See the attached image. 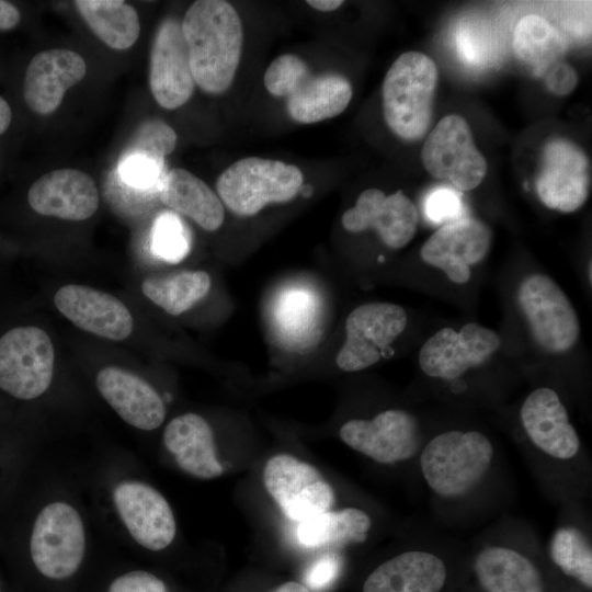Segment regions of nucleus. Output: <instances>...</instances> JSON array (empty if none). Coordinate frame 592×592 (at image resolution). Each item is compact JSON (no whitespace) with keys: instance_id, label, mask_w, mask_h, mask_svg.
I'll return each mask as SVG.
<instances>
[{"instance_id":"1","label":"nucleus","mask_w":592,"mask_h":592,"mask_svg":"<svg viewBox=\"0 0 592 592\" xmlns=\"http://www.w3.org/2000/svg\"><path fill=\"white\" fill-rule=\"evenodd\" d=\"M195 84L221 94L234 82L242 53L243 27L239 13L224 0H198L181 22Z\"/></svg>"},{"instance_id":"2","label":"nucleus","mask_w":592,"mask_h":592,"mask_svg":"<svg viewBox=\"0 0 592 592\" xmlns=\"http://www.w3.org/2000/svg\"><path fill=\"white\" fill-rule=\"evenodd\" d=\"M263 83L270 94L286 98L289 117L314 124L340 115L350 104L352 86L341 75H315L297 55L277 56L266 68Z\"/></svg>"},{"instance_id":"3","label":"nucleus","mask_w":592,"mask_h":592,"mask_svg":"<svg viewBox=\"0 0 592 592\" xmlns=\"http://www.w3.org/2000/svg\"><path fill=\"white\" fill-rule=\"evenodd\" d=\"M437 68L420 52L401 54L387 70L382 88L387 126L405 140L422 138L432 122Z\"/></svg>"},{"instance_id":"4","label":"nucleus","mask_w":592,"mask_h":592,"mask_svg":"<svg viewBox=\"0 0 592 592\" xmlns=\"http://www.w3.org/2000/svg\"><path fill=\"white\" fill-rule=\"evenodd\" d=\"M304 183L301 170L281 160L246 157L232 162L217 178L223 204L239 216H253L267 204L287 203Z\"/></svg>"},{"instance_id":"5","label":"nucleus","mask_w":592,"mask_h":592,"mask_svg":"<svg viewBox=\"0 0 592 592\" xmlns=\"http://www.w3.org/2000/svg\"><path fill=\"white\" fill-rule=\"evenodd\" d=\"M492 457V444L482 433L447 431L426 444L420 464L426 483L436 493L459 497L482 479Z\"/></svg>"},{"instance_id":"6","label":"nucleus","mask_w":592,"mask_h":592,"mask_svg":"<svg viewBox=\"0 0 592 592\" xmlns=\"http://www.w3.org/2000/svg\"><path fill=\"white\" fill-rule=\"evenodd\" d=\"M516 297L535 342L544 351L562 354L573 348L580 335L579 317L551 277L540 273L524 277Z\"/></svg>"},{"instance_id":"7","label":"nucleus","mask_w":592,"mask_h":592,"mask_svg":"<svg viewBox=\"0 0 592 592\" xmlns=\"http://www.w3.org/2000/svg\"><path fill=\"white\" fill-rule=\"evenodd\" d=\"M86 549L83 523L77 510L53 502L37 515L30 542L32 560L46 578L62 580L80 567Z\"/></svg>"},{"instance_id":"8","label":"nucleus","mask_w":592,"mask_h":592,"mask_svg":"<svg viewBox=\"0 0 592 592\" xmlns=\"http://www.w3.org/2000/svg\"><path fill=\"white\" fill-rule=\"evenodd\" d=\"M54 361L53 342L43 329H11L0 339V388L23 400L41 396L52 383Z\"/></svg>"},{"instance_id":"9","label":"nucleus","mask_w":592,"mask_h":592,"mask_svg":"<svg viewBox=\"0 0 592 592\" xmlns=\"http://www.w3.org/2000/svg\"><path fill=\"white\" fill-rule=\"evenodd\" d=\"M421 160L432 177L460 191L476 189L487 173V161L475 145L468 123L455 114L443 117L430 132Z\"/></svg>"},{"instance_id":"10","label":"nucleus","mask_w":592,"mask_h":592,"mask_svg":"<svg viewBox=\"0 0 592 592\" xmlns=\"http://www.w3.org/2000/svg\"><path fill=\"white\" fill-rule=\"evenodd\" d=\"M263 482L285 516L298 523L329 511L334 502L333 489L320 471L289 454L267 460Z\"/></svg>"},{"instance_id":"11","label":"nucleus","mask_w":592,"mask_h":592,"mask_svg":"<svg viewBox=\"0 0 592 592\" xmlns=\"http://www.w3.org/2000/svg\"><path fill=\"white\" fill-rule=\"evenodd\" d=\"M405 309L392 303H367L354 308L345 321V341L335 363L344 372H357L377 363L406 329Z\"/></svg>"},{"instance_id":"12","label":"nucleus","mask_w":592,"mask_h":592,"mask_svg":"<svg viewBox=\"0 0 592 592\" xmlns=\"http://www.w3.org/2000/svg\"><path fill=\"white\" fill-rule=\"evenodd\" d=\"M500 345L496 331L476 322H468L458 331L443 328L421 346L419 365L430 377L454 380L486 363Z\"/></svg>"},{"instance_id":"13","label":"nucleus","mask_w":592,"mask_h":592,"mask_svg":"<svg viewBox=\"0 0 592 592\" xmlns=\"http://www.w3.org/2000/svg\"><path fill=\"white\" fill-rule=\"evenodd\" d=\"M590 184V162L577 144L554 138L545 145L535 187L546 207L562 213L579 209L588 200Z\"/></svg>"},{"instance_id":"14","label":"nucleus","mask_w":592,"mask_h":592,"mask_svg":"<svg viewBox=\"0 0 592 592\" xmlns=\"http://www.w3.org/2000/svg\"><path fill=\"white\" fill-rule=\"evenodd\" d=\"M491 239V230L483 221L460 217L433 232L421 247L420 257L452 282L465 284L470 280V267L488 254Z\"/></svg>"},{"instance_id":"15","label":"nucleus","mask_w":592,"mask_h":592,"mask_svg":"<svg viewBox=\"0 0 592 592\" xmlns=\"http://www.w3.org/2000/svg\"><path fill=\"white\" fill-rule=\"evenodd\" d=\"M339 434L348 446L380 464L406 460L419 445L415 419L400 409L385 410L371 420H349Z\"/></svg>"},{"instance_id":"16","label":"nucleus","mask_w":592,"mask_h":592,"mask_svg":"<svg viewBox=\"0 0 592 592\" xmlns=\"http://www.w3.org/2000/svg\"><path fill=\"white\" fill-rule=\"evenodd\" d=\"M341 223L350 232L375 229L387 247L401 249L415 235L419 213L402 191L387 195L379 189H367L357 196L355 205L343 213Z\"/></svg>"},{"instance_id":"17","label":"nucleus","mask_w":592,"mask_h":592,"mask_svg":"<svg viewBox=\"0 0 592 592\" xmlns=\"http://www.w3.org/2000/svg\"><path fill=\"white\" fill-rule=\"evenodd\" d=\"M149 84L157 103L167 110L185 104L195 82L181 22L166 19L158 27L150 52Z\"/></svg>"},{"instance_id":"18","label":"nucleus","mask_w":592,"mask_h":592,"mask_svg":"<svg viewBox=\"0 0 592 592\" xmlns=\"http://www.w3.org/2000/svg\"><path fill=\"white\" fill-rule=\"evenodd\" d=\"M113 498L122 521L140 546L157 551L172 543L175 520L159 491L146 483L129 481L119 483Z\"/></svg>"},{"instance_id":"19","label":"nucleus","mask_w":592,"mask_h":592,"mask_svg":"<svg viewBox=\"0 0 592 592\" xmlns=\"http://www.w3.org/2000/svg\"><path fill=\"white\" fill-rule=\"evenodd\" d=\"M58 310L78 328L109 340H124L133 331L134 320L116 297L95 288L69 284L54 298Z\"/></svg>"},{"instance_id":"20","label":"nucleus","mask_w":592,"mask_h":592,"mask_svg":"<svg viewBox=\"0 0 592 592\" xmlns=\"http://www.w3.org/2000/svg\"><path fill=\"white\" fill-rule=\"evenodd\" d=\"M36 213L65 220H84L99 207V192L93 179L83 171L59 169L37 179L27 193Z\"/></svg>"},{"instance_id":"21","label":"nucleus","mask_w":592,"mask_h":592,"mask_svg":"<svg viewBox=\"0 0 592 592\" xmlns=\"http://www.w3.org/2000/svg\"><path fill=\"white\" fill-rule=\"evenodd\" d=\"M83 57L70 49H48L35 55L24 77L23 96L37 114L47 115L60 105L66 91L86 75Z\"/></svg>"},{"instance_id":"22","label":"nucleus","mask_w":592,"mask_h":592,"mask_svg":"<svg viewBox=\"0 0 592 592\" xmlns=\"http://www.w3.org/2000/svg\"><path fill=\"white\" fill-rule=\"evenodd\" d=\"M520 417L526 434L544 453L570 459L579 452L578 433L555 390L546 387L533 390L524 400Z\"/></svg>"},{"instance_id":"23","label":"nucleus","mask_w":592,"mask_h":592,"mask_svg":"<svg viewBox=\"0 0 592 592\" xmlns=\"http://www.w3.org/2000/svg\"><path fill=\"white\" fill-rule=\"evenodd\" d=\"M96 387L107 403L132 426L150 431L162 424L164 403L159 394L139 376L109 366L99 372Z\"/></svg>"},{"instance_id":"24","label":"nucleus","mask_w":592,"mask_h":592,"mask_svg":"<svg viewBox=\"0 0 592 592\" xmlns=\"http://www.w3.org/2000/svg\"><path fill=\"white\" fill-rule=\"evenodd\" d=\"M163 443L178 466L191 476L212 479L224 473L217 459L212 428L196 413L172 419L164 429Z\"/></svg>"},{"instance_id":"25","label":"nucleus","mask_w":592,"mask_h":592,"mask_svg":"<svg viewBox=\"0 0 592 592\" xmlns=\"http://www.w3.org/2000/svg\"><path fill=\"white\" fill-rule=\"evenodd\" d=\"M446 580L444 562L426 551H406L378 566L363 592H440Z\"/></svg>"},{"instance_id":"26","label":"nucleus","mask_w":592,"mask_h":592,"mask_svg":"<svg viewBox=\"0 0 592 592\" xmlns=\"http://www.w3.org/2000/svg\"><path fill=\"white\" fill-rule=\"evenodd\" d=\"M159 197L178 214L184 215L207 231L217 230L224 223V204L218 195L192 172L177 168L162 180Z\"/></svg>"},{"instance_id":"27","label":"nucleus","mask_w":592,"mask_h":592,"mask_svg":"<svg viewBox=\"0 0 592 592\" xmlns=\"http://www.w3.org/2000/svg\"><path fill=\"white\" fill-rule=\"evenodd\" d=\"M474 567L487 592H545L538 569L511 548L487 547L478 554Z\"/></svg>"},{"instance_id":"28","label":"nucleus","mask_w":592,"mask_h":592,"mask_svg":"<svg viewBox=\"0 0 592 592\" xmlns=\"http://www.w3.org/2000/svg\"><path fill=\"white\" fill-rule=\"evenodd\" d=\"M371 524L369 516L360 509L326 511L299 522L296 536L305 547H343L364 542Z\"/></svg>"},{"instance_id":"29","label":"nucleus","mask_w":592,"mask_h":592,"mask_svg":"<svg viewBox=\"0 0 592 592\" xmlns=\"http://www.w3.org/2000/svg\"><path fill=\"white\" fill-rule=\"evenodd\" d=\"M75 5L92 32L109 47L124 50L140 33L136 10L118 0H77Z\"/></svg>"},{"instance_id":"30","label":"nucleus","mask_w":592,"mask_h":592,"mask_svg":"<svg viewBox=\"0 0 592 592\" xmlns=\"http://www.w3.org/2000/svg\"><path fill=\"white\" fill-rule=\"evenodd\" d=\"M513 49L519 59L542 75L558 61L567 49L561 33L540 15L528 14L516 24L513 34Z\"/></svg>"},{"instance_id":"31","label":"nucleus","mask_w":592,"mask_h":592,"mask_svg":"<svg viewBox=\"0 0 592 592\" xmlns=\"http://www.w3.org/2000/svg\"><path fill=\"white\" fill-rule=\"evenodd\" d=\"M210 288L204 271H183L143 281L141 291L153 304L172 316L181 315L203 299Z\"/></svg>"},{"instance_id":"32","label":"nucleus","mask_w":592,"mask_h":592,"mask_svg":"<svg viewBox=\"0 0 592 592\" xmlns=\"http://www.w3.org/2000/svg\"><path fill=\"white\" fill-rule=\"evenodd\" d=\"M553 561L584 587H592V551L585 536L574 527L557 530L550 542Z\"/></svg>"},{"instance_id":"33","label":"nucleus","mask_w":592,"mask_h":592,"mask_svg":"<svg viewBox=\"0 0 592 592\" xmlns=\"http://www.w3.org/2000/svg\"><path fill=\"white\" fill-rule=\"evenodd\" d=\"M166 173L164 158L141 151L123 152L117 164L118 180L141 193H159Z\"/></svg>"},{"instance_id":"34","label":"nucleus","mask_w":592,"mask_h":592,"mask_svg":"<svg viewBox=\"0 0 592 592\" xmlns=\"http://www.w3.org/2000/svg\"><path fill=\"white\" fill-rule=\"evenodd\" d=\"M152 252L163 261L180 262L190 251V235L182 220L170 212L161 213L151 228Z\"/></svg>"},{"instance_id":"35","label":"nucleus","mask_w":592,"mask_h":592,"mask_svg":"<svg viewBox=\"0 0 592 592\" xmlns=\"http://www.w3.org/2000/svg\"><path fill=\"white\" fill-rule=\"evenodd\" d=\"M177 133L161 119H148L141 123L124 152L141 151L164 158L177 146Z\"/></svg>"},{"instance_id":"36","label":"nucleus","mask_w":592,"mask_h":592,"mask_svg":"<svg viewBox=\"0 0 592 592\" xmlns=\"http://www.w3.org/2000/svg\"><path fill=\"white\" fill-rule=\"evenodd\" d=\"M342 560L335 553H326L312 561L304 574L305 585L311 591L321 592L338 579Z\"/></svg>"},{"instance_id":"37","label":"nucleus","mask_w":592,"mask_h":592,"mask_svg":"<svg viewBox=\"0 0 592 592\" xmlns=\"http://www.w3.org/2000/svg\"><path fill=\"white\" fill-rule=\"evenodd\" d=\"M426 216L434 223H449L460 218L462 201L452 189L439 187L430 193L425 202Z\"/></svg>"},{"instance_id":"38","label":"nucleus","mask_w":592,"mask_h":592,"mask_svg":"<svg viewBox=\"0 0 592 592\" xmlns=\"http://www.w3.org/2000/svg\"><path fill=\"white\" fill-rule=\"evenodd\" d=\"M107 592H168V588L157 576L135 570L117 577Z\"/></svg>"},{"instance_id":"39","label":"nucleus","mask_w":592,"mask_h":592,"mask_svg":"<svg viewBox=\"0 0 592 592\" xmlns=\"http://www.w3.org/2000/svg\"><path fill=\"white\" fill-rule=\"evenodd\" d=\"M545 77L547 89L557 95H567L573 91L578 84V73L571 65L557 61L551 65Z\"/></svg>"},{"instance_id":"40","label":"nucleus","mask_w":592,"mask_h":592,"mask_svg":"<svg viewBox=\"0 0 592 592\" xmlns=\"http://www.w3.org/2000/svg\"><path fill=\"white\" fill-rule=\"evenodd\" d=\"M19 10L8 1L0 0V29H13L20 22Z\"/></svg>"},{"instance_id":"41","label":"nucleus","mask_w":592,"mask_h":592,"mask_svg":"<svg viewBox=\"0 0 592 592\" xmlns=\"http://www.w3.org/2000/svg\"><path fill=\"white\" fill-rule=\"evenodd\" d=\"M306 3L318 11L331 12L340 8L343 4V1L341 0H308L306 1Z\"/></svg>"},{"instance_id":"42","label":"nucleus","mask_w":592,"mask_h":592,"mask_svg":"<svg viewBox=\"0 0 592 592\" xmlns=\"http://www.w3.org/2000/svg\"><path fill=\"white\" fill-rule=\"evenodd\" d=\"M12 118V113L9 104L0 96V134L4 133L9 127Z\"/></svg>"},{"instance_id":"43","label":"nucleus","mask_w":592,"mask_h":592,"mask_svg":"<svg viewBox=\"0 0 592 592\" xmlns=\"http://www.w3.org/2000/svg\"><path fill=\"white\" fill-rule=\"evenodd\" d=\"M273 592H311L305 584L288 581L278 585Z\"/></svg>"},{"instance_id":"44","label":"nucleus","mask_w":592,"mask_h":592,"mask_svg":"<svg viewBox=\"0 0 592 592\" xmlns=\"http://www.w3.org/2000/svg\"><path fill=\"white\" fill-rule=\"evenodd\" d=\"M0 592H1V590H0Z\"/></svg>"}]
</instances>
